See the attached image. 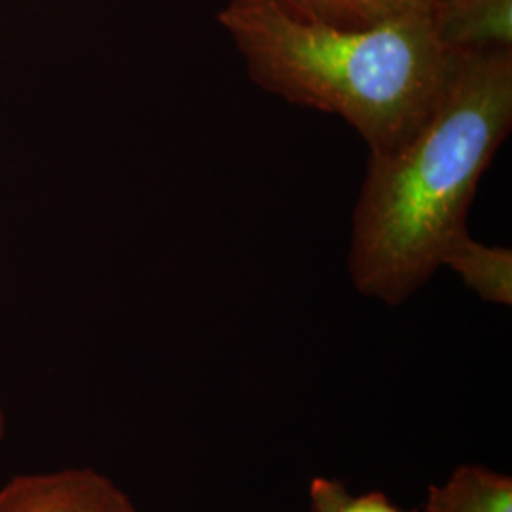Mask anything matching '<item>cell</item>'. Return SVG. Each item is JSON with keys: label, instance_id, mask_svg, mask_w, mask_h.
Returning a JSON list of instances; mask_svg holds the SVG:
<instances>
[{"label": "cell", "instance_id": "1", "mask_svg": "<svg viewBox=\"0 0 512 512\" xmlns=\"http://www.w3.org/2000/svg\"><path fill=\"white\" fill-rule=\"evenodd\" d=\"M512 126V50L461 54L437 107L401 145L370 154L351 219L349 275L399 306L467 232L476 188Z\"/></svg>", "mask_w": 512, "mask_h": 512}, {"label": "cell", "instance_id": "2", "mask_svg": "<svg viewBox=\"0 0 512 512\" xmlns=\"http://www.w3.org/2000/svg\"><path fill=\"white\" fill-rule=\"evenodd\" d=\"M219 23L255 84L344 118L370 154L401 145L420 128L461 59L440 37L435 6L368 29H334L230 0Z\"/></svg>", "mask_w": 512, "mask_h": 512}, {"label": "cell", "instance_id": "3", "mask_svg": "<svg viewBox=\"0 0 512 512\" xmlns=\"http://www.w3.org/2000/svg\"><path fill=\"white\" fill-rule=\"evenodd\" d=\"M0 512H137L110 478L88 467L10 478L0 488Z\"/></svg>", "mask_w": 512, "mask_h": 512}, {"label": "cell", "instance_id": "4", "mask_svg": "<svg viewBox=\"0 0 512 512\" xmlns=\"http://www.w3.org/2000/svg\"><path fill=\"white\" fill-rule=\"evenodd\" d=\"M440 37L458 54L512 50V0H442Z\"/></svg>", "mask_w": 512, "mask_h": 512}, {"label": "cell", "instance_id": "5", "mask_svg": "<svg viewBox=\"0 0 512 512\" xmlns=\"http://www.w3.org/2000/svg\"><path fill=\"white\" fill-rule=\"evenodd\" d=\"M304 25L368 29L408 14L425 12L433 0H243Z\"/></svg>", "mask_w": 512, "mask_h": 512}, {"label": "cell", "instance_id": "6", "mask_svg": "<svg viewBox=\"0 0 512 512\" xmlns=\"http://www.w3.org/2000/svg\"><path fill=\"white\" fill-rule=\"evenodd\" d=\"M461 277L482 300L499 306L512 304V251L507 247L484 245L469 232L450 243L442 264Z\"/></svg>", "mask_w": 512, "mask_h": 512}, {"label": "cell", "instance_id": "7", "mask_svg": "<svg viewBox=\"0 0 512 512\" xmlns=\"http://www.w3.org/2000/svg\"><path fill=\"white\" fill-rule=\"evenodd\" d=\"M421 512H512L511 476L461 465L442 486H431Z\"/></svg>", "mask_w": 512, "mask_h": 512}, {"label": "cell", "instance_id": "8", "mask_svg": "<svg viewBox=\"0 0 512 512\" xmlns=\"http://www.w3.org/2000/svg\"><path fill=\"white\" fill-rule=\"evenodd\" d=\"M311 512H403L380 492L351 495L338 480L313 478L310 484Z\"/></svg>", "mask_w": 512, "mask_h": 512}, {"label": "cell", "instance_id": "9", "mask_svg": "<svg viewBox=\"0 0 512 512\" xmlns=\"http://www.w3.org/2000/svg\"><path fill=\"white\" fill-rule=\"evenodd\" d=\"M6 437V416L2 410V403H0V442Z\"/></svg>", "mask_w": 512, "mask_h": 512}, {"label": "cell", "instance_id": "10", "mask_svg": "<svg viewBox=\"0 0 512 512\" xmlns=\"http://www.w3.org/2000/svg\"><path fill=\"white\" fill-rule=\"evenodd\" d=\"M433 2H435V4H437V2H442V0H433Z\"/></svg>", "mask_w": 512, "mask_h": 512}]
</instances>
